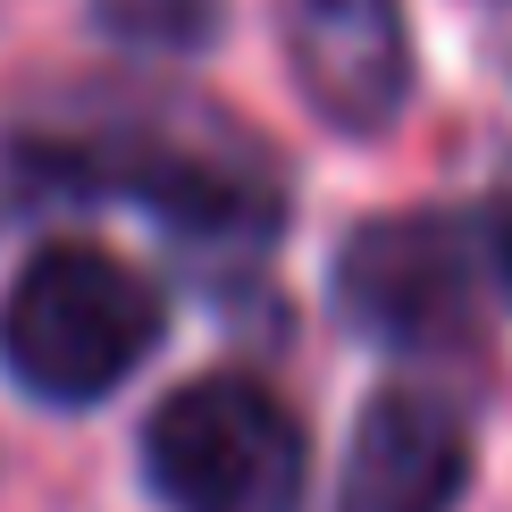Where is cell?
I'll list each match as a JSON object with an SVG mask.
<instances>
[{
	"mask_svg": "<svg viewBox=\"0 0 512 512\" xmlns=\"http://www.w3.org/2000/svg\"><path fill=\"white\" fill-rule=\"evenodd\" d=\"M504 286H512L504 210L496 219L403 210V219H361L336 244V311L370 345L395 353H445L479 336Z\"/></svg>",
	"mask_w": 512,
	"mask_h": 512,
	"instance_id": "1",
	"label": "cell"
},
{
	"mask_svg": "<svg viewBox=\"0 0 512 512\" xmlns=\"http://www.w3.org/2000/svg\"><path fill=\"white\" fill-rule=\"evenodd\" d=\"M93 17L135 51H202L219 34V0H93Z\"/></svg>",
	"mask_w": 512,
	"mask_h": 512,
	"instance_id": "6",
	"label": "cell"
},
{
	"mask_svg": "<svg viewBox=\"0 0 512 512\" xmlns=\"http://www.w3.org/2000/svg\"><path fill=\"white\" fill-rule=\"evenodd\" d=\"M504 236H512V210H504Z\"/></svg>",
	"mask_w": 512,
	"mask_h": 512,
	"instance_id": "7",
	"label": "cell"
},
{
	"mask_svg": "<svg viewBox=\"0 0 512 512\" xmlns=\"http://www.w3.org/2000/svg\"><path fill=\"white\" fill-rule=\"evenodd\" d=\"M471 487V429L429 387H378L353 420L336 512H454Z\"/></svg>",
	"mask_w": 512,
	"mask_h": 512,
	"instance_id": "4",
	"label": "cell"
},
{
	"mask_svg": "<svg viewBox=\"0 0 512 512\" xmlns=\"http://www.w3.org/2000/svg\"><path fill=\"white\" fill-rule=\"evenodd\" d=\"M160 345V286L110 244H42L0 303V361L42 403H101Z\"/></svg>",
	"mask_w": 512,
	"mask_h": 512,
	"instance_id": "2",
	"label": "cell"
},
{
	"mask_svg": "<svg viewBox=\"0 0 512 512\" xmlns=\"http://www.w3.org/2000/svg\"><path fill=\"white\" fill-rule=\"evenodd\" d=\"M286 51L303 101L345 135H378L412 93L395 0H286Z\"/></svg>",
	"mask_w": 512,
	"mask_h": 512,
	"instance_id": "5",
	"label": "cell"
},
{
	"mask_svg": "<svg viewBox=\"0 0 512 512\" xmlns=\"http://www.w3.org/2000/svg\"><path fill=\"white\" fill-rule=\"evenodd\" d=\"M143 479L168 512H303L311 445L261 378L210 370L152 403Z\"/></svg>",
	"mask_w": 512,
	"mask_h": 512,
	"instance_id": "3",
	"label": "cell"
}]
</instances>
